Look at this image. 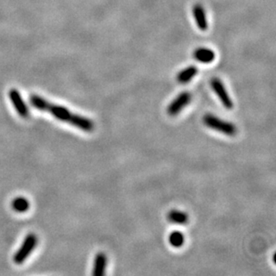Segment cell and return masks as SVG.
<instances>
[{"mask_svg":"<svg viewBox=\"0 0 276 276\" xmlns=\"http://www.w3.org/2000/svg\"><path fill=\"white\" fill-rule=\"evenodd\" d=\"M106 265H107V258H106V256L104 253L99 252L95 257L92 274L94 276L104 275L105 273Z\"/></svg>","mask_w":276,"mask_h":276,"instance_id":"52a82bcc","label":"cell"},{"mask_svg":"<svg viewBox=\"0 0 276 276\" xmlns=\"http://www.w3.org/2000/svg\"><path fill=\"white\" fill-rule=\"evenodd\" d=\"M191 100V95L189 92H182L179 94L168 106V114L171 117H175L181 113L182 109L189 105V102Z\"/></svg>","mask_w":276,"mask_h":276,"instance_id":"3957f363","label":"cell"},{"mask_svg":"<svg viewBox=\"0 0 276 276\" xmlns=\"http://www.w3.org/2000/svg\"><path fill=\"white\" fill-rule=\"evenodd\" d=\"M198 73L196 66H189L184 70L181 71L177 75V80L180 84H186L192 80Z\"/></svg>","mask_w":276,"mask_h":276,"instance_id":"8fae6325","label":"cell"},{"mask_svg":"<svg viewBox=\"0 0 276 276\" xmlns=\"http://www.w3.org/2000/svg\"><path fill=\"white\" fill-rule=\"evenodd\" d=\"M9 98H10L12 104L14 105V107L20 117H23V118L29 117V108L23 101L22 95L17 90L11 89L9 91Z\"/></svg>","mask_w":276,"mask_h":276,"instance_id":"5b68a950","label":"cell"},{"mask_svg":"<svg viewBox=\"0 0 276 276\" xmlns=\"http://www.w3.org/2000/svg\"><path fill=\"white\" fill-rule=\"evenodd\" d=\"M203 123L207 128L222 132L227 136L233 137L234 135H236L237 127L235 124L228 121L223 120L212 114H207L204 116Z\"/></svg>","mask_w":276,"mask_h":276,"instance_id":"6da1fadb","label":"cell"},{"mask_svg":"<svg viewBox=\"0 0 276 276\" xmlns=\"http://www.w3.org/2000/svg\"><path fill=\"white\" fill-rule=\"evenodd\" d=\"M38 243V238L34 233H30L23 240L21 247L14 256V261L17 265H21L25 261L26 258L34 251Z\"/></svg>","mask_w":276,"mask_h":276,"instance_id":"7a4b0ae2","label":"cell"},{"mask_svg":"<svg viewBox=\"0 0 276 276\" xmlns=\"http://www.w3.org/2000/svg\"><path fill=\"white\" fill-rule=\"evenodd\" d=\"M67 123L73 125L74 127H77L80 129L81 131H87L91 132L93 131L95 128V124L93 121L89 119L87 117H82L80 115L73 114L70 116L69 119L67 121Z\"/></svg>","mask_w":276,"mask_h":276,"instance_id":"8992f818","label":"cell"},{"mask_svg":"<svg viewBox=\"0 0 276 276\" xmlns=\"http://www.w3.org/2000/svg\"><path fill=\"white\" fill-rule=\"evenodd\" d=\"M12 207L14 208V210L18 213H24L30 208L29 200L23 197H18L13 200Z\"/></svg>","mask_w":276,"mask_h":276,"instance_id":"7c38bea8","label":"cell"},{"mask_svg":"<svg viewBox=\"0 0 276 276\" xmlns=\"http://www.w3.org/2000/svg\"><path fill=\"white\" fill-rule=\"evenodd\" d=\"M193 15H194V19H195L198 28L203 32L207 31V26H208L207 25V16H206L204 8L200 4L194 6Z\"/></svg>","mask_w":276,"mask_h":276,"instance_id":"ba28073f","label":"cell"},{"mask_svg":"<svg viewBox=\"0 0 276 276\" xmlns=\"http://www.w3.org/2000/svg\"><path fill=\"white\" fill-rule=\"evenodd\" d=\"M211 86L213 88L214 93L216 94L218 98L220 99L223 105L227 109L233 108V100L230 98L229 94H228V92L226 91V87H225V85L221 81V80H219L217 78H214V79L211 80Z\"/></svg>","mask_w":276,"mask_h":276,"instance_id":"277c9868","label":"cell"},{"mask_svg":"<svg viewBox=\"0 0 276 276\" xmlns=\"http://www.w3.org/2000/svg\"><path fill=\"white\" fill-rule=\"evenodd\" d=\"M168 240H169V243L171 244V246H173V247H181L184 244L185 237H184L182 232L174 231L169 235Z\"/></svg>","mask_w":276,"mask_h":276,"instance_id":"4fadbf2b","label":"cell"},{"mask_svg":"<svg viewBox=\"0 0 276 276\" xmlns=\"http://www.w3.org/2000/svg\"><path fill=\"white\" fill-rule=\"evenodd\" d=\"M214 58L215 54L214 51L205 47L198 48L194 52V59L202 64H210L214 61Z\"/></svg>","mask_w":276,"mask_h":276,"instance_id":"9c48e42d","label":"cell"},{"mask_svg":"<svg viewBox=\"0 0 276 276\" xmlns=\"http://www.w3.org/2000/svg\"><path fill=\"white\" fill-rule=\"evenodd\" d=\"M168 220L176 225H186L189 221V216L185 212L174 209L168 213Z\"/></svg>","mask_w":276,"mask_h":276,"instance_id":"30bf717a","label":"cell"}]
</instances>
